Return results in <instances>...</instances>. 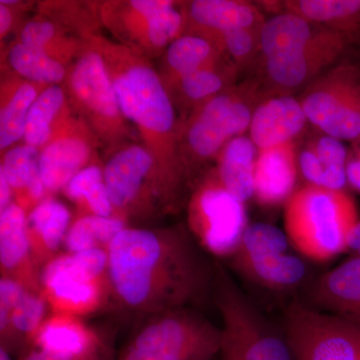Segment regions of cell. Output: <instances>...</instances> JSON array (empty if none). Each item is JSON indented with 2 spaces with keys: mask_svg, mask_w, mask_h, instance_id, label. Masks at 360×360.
I'll list each match as a JSON object with an SVG mask.
<instances>
[{
  "mask_svg": "<svg viewBox=\"0 0 360 360\" xmlns=\"http://www.w3.org/2000/svg\"><path fill=\"white\" fill-rule=\"evenodd\" d=\"M188 229L125 227L108 248L110 292L141 317L188 309L214 283L213 270Z\"/></svg>",
  "mask_w": 360,
  "mask_h": 360,
  "instance_id": "cell-1",
  "label": "cell"
},
{
  "mask_svg": "<svg viewBox=\"0 0 360 360\" xmlns=\"http://www.w3.org/2000/svg\"><path fill=\"white\" fill-rule=\"evenodd\" d=\"M89 39L103 56L122 115L139 127L155 160L153 188L163 202L176 212L191 175L180 158L169 94L141 52L101 37L92 35Z\"/></svg>",
  "mask_w": 360,
  "mask_h": 360,
  "instance_id": "cell-2",
  "label": "cell"
},
{
  "mask_svg": "<svg viewBox=\"0 0 360 360\" xmlns=\"http://www.w3.org/2000/svg\"><path fill=\"white\" fill-rule=\"evenodd\" d=\"M284 231L303 257L326 262L348 250L359 221L355 201L347 191L305 184L284 203Z\"/></svg>",
  "mask_w": 360,
  "mask_h": 360,
  "instance_id": "cell-3",
  "label": "cell"
},
{
  "mask_svg": "<svg viewBox=\"0 0 360 360\" xmlns=\"http://www.w3.org/2000/svg\"><path fill=\"white\" fill-rule=\"evenodd\" d=\"M221 331L193 307L148 317L125 345L120 360H212Z\"/></svg>",
  "mask_w": 360,
  "mask_h": 360,
  "instance_id": "cell-4",
  "label": "cell"
},
{
  "mask_svg": "<svg viewBox=\"0 0 360 360\" xmlns=\"http://www.w3.org/2000/svg\"><path fill=\"white\" fill-rule=\"evenodd\" d=\"M214 285L222 321L220 360H295L285 335L270 326L219 266Z\"/></svg>",
  "mask_w": 360,
  "mask_h": 360,
  "instance_id": "cell-5",
  "label": "cell"
},
{
  "mask_svg": "<svg viewBox=\"0 0 360 360\" xmlns=\"http://www.w3.org/2000/svg\"><path fill=\"white\" fill-rule=\"evenodd\" d=\"M258 94L259 84L248 80L232 85L193 110L184 132L189 174L194 165L217 158L229 141L250 129L259 104Z\"/></svg>",
  "mask_w": 360,
  "mask_h": 360,
  "instance_id": "cell-6",
  "label": "cell"
},
{
  "mask_svg": "<svg viewBox=\"0 0 360 360\" xmlns=\"http://www.w3.org/2000/svg\"><path fill=\"white\" fill-rule=\"evenodd\" d=\"M65 82L68 101L97 141L115 146L129 136L103 56L89 39Z\"/></svg>",
  "mask_w": 360,
  "mask_h": 360,
  "instance_id": "cell-7",
  "label": "cell"
},
{
  "mask_svg": "<svg viewBox=\"0 0 360 360\" xmlns=\"http://www.w3.org/2000/svg\"><path fill=\"white\" fill-rule=\"evenodd\" d=\"M108 250L94 248L53 257L42 270L41 285L56 314H89L101 307L106 291Z\"/></svg>",
  "mask_w": 360,
  "mask_h": 360,
  "instance_id": "cell-8",
  "label": "cell"
},
{
  "mask_svg": "<svg viewBox=\"0 0 360 360\" xmlns=\"http://www.w3.org/2000/svg\"><path fill=\"white\" fill-rule=\"evenodd\" d=\"M300 103L322 134L342 142L360 141V66L335 65L307 87Z\"/></svg>",
  "mask_w": 360,
  "mask_h": 360,
  "instance_id": "cell-9",
  "label": "cell"
},
{
  "mask_svg": "<svg viewBox=\"0 0 360 360\" xmlns=\"http://www.w3.org/2000/svg\"><path fill=\"white\" fill-rule=\"evenodd\" d=\"M188 231L206 252L232 257L248 229L245 203L231 195L215 172L198 184L188 201Z\"/></svg>",
  "mask_w": 360,
  "mask_h": 360,
  "instance_id": "cell-10",
  "label": "cell"
},
{
  "mask_svg": "<svg viewBox=\"0 0 360 360\" xmlns=\"http://www.w3.org/2000/svg\"><path fill=\"white\" fill-rule=\"evenodd\" d=\"M284 335L295 360H360V322L295 302Z\"/></svg>",
  "mask_w": 360,
  "mask_h": 360,
  "instance_id": "cell-11",
  "label": "cell"
},
{
  "mask_svg": "<svg viewBox=\"0 0 360 360\" xmlns=\"http://www.w3.org/2000/svg\"><path fill=\"white\" fill-rule=\"evenodd\" d=\"M352 44L340 33L322 27L307 46L290 53L264 59L270 84L283 91L309 86L335 65Z\"/></svg>",
  "mask_w": 360,
  "mask_h": 360,
  "instance_id": "cell-12",
  "label": "cell"
},
{
  "mask_svg": "<svg viewBox=\"0 0 360 360\" xmlns=\"http://www.w3.org/2000/svg\"><path fill=\"white\" fill-rule=\"evenodd\" d=\"M97 139L82 120L70 117L40 150L39 167L47 193L65 191L70 180L92 163Z\"/></svg>",
  "mask_w": 360,
  "mask_h": 360,
  "instance_id": "cell-13",
  "label": "cell"
},
{
  "mask_svg": "<svg viewBox=\"0 0 360 360\" xmlns=\"http://www.w3.org/2000/svg\"><path fill=\"white\" fill-rule=\"evenodd\" d=\"M153 169V155L139 144L124 146L106 162L104 181L117 217L124 221L135 219L142 191Z\"/></svg>",
  "mask_w": 360,
  "mask_h": 360,
  "instance_id": "cell-14",
  "label": "cell"
},
{
  "mask_svg": "<svg viewBox=\"0 0 360 360\" xmlns=\"http://www.w3.org/2000/svg\"><path fill=\"white\" fill-rule=\"evenodd\" d=\"M300 168L295 142L258 150L255 198L260 205L285 203L295 193Z\"/></svg>",
  "mask_w": 360,
  "mask_h": 360,
  "instance_id": "cell-15",
  "label": "cell"
},
{
  "mask_svg": "<svg viewBox=\"0 0 360 360\" xmlns=\"http://www.w3.org/2000/svg\"><path fill=\"white\" fill-rule=\"evenodd\" d=\"M309 122L300 101L288 94L262 101L251 118L250 137L259 149L274 148L295 139Z\"/></svg>",
  "mask_w": 360,
  "mask_h": 360,
  "instance_id": "cell-16",
  "label": "cell"
},
{
  "mask_svg": "<svg viewBox=\"0 0 360 360\" xmlns=\"http://www.w3.org/2000/svg\"><path fill=\"white\" fill-rule=\"evenodd\" d=\"M184 14L191 33L207 39L240 28H260L265 21L257 6L239 0L191 1L184 6Z\"/></svg>",
  "mask_w": 360,
  "mask_h": 360,
  "instance_id": "cell-17",
  "label": "cell"
},
{
  "mask_svg": "<svg viewBox=\"0 0 360 360\" xmlns=\"http://www.w3.org/2000/svg\"><path fill=\"white\" fill-rule=\"evenodd\" d=\"M310 297L321 311L360 322V255L322 274L312 284Z\"/></svg>",
  "mask_w": 360,
  "mask_h": 360,
  "instance_id": "cell-18",
  "label": "cell"
},
{
  "mask_svg": "<svg viewBox=\"0 0 360 360\" xmlns=\"http://www.w3.org/2000/svg\"><path fill=\"white\" fill-rule=\"evenodd\" d=\"M347 155L343 142L335 137H315L298 153L300 174L309 186L347 191Z\"/></svg>",
  "mask_w": 360,
  "mask_h": 360,
  "instance_id": "cell-19",
  "label": "cell"
},
{
  "mask_svg": "<svg viewBox=\"0 0 360 360\" xmlns=\"http://www.w3.org/2000/svg\"><path fill=\"white\" fill-rule=\"evenodd\" d=\"M231 262L239 276L269 290H295L307 276V264L302 258L288 252L231 258Z\"/></svg>",
  "mask_w": 360,
  "mask_h": 360,
  "instance_id": "cell-20",
  "label": "cell"
},
{
  "mask_svg": "<svg viewBox=\"0 0 360 360\" xmlns=\"http://www.w3.org/2000/svg\"><path fill=\"white\" fill-rule=\"evenodd\" d=\"M32 341L35 347L75 359L98 355L97 336L71 315L56 314L45 319Z\"/></svg>",
  "mask_w": 360,
  "mask_h": 360,
  "instance_id": "cell-21",
  "label": "cell"
},
{
  "mask_svg": "<svg viewBox=\"0 0 360 360\" xmlns=\"http://www.w3.org/2000/svg\"><path fill=\"white\" fill-rule=\"evenodd\" d=\"M258 149L250 136L236 137L217 156L215 170L222 186L236 200L246 203L255 198V172Z\"/></svg>",
  "mask_w": 360,
  "mask_h": 360,
  "instance_id": "cell-22",
  "label": "cell"
},
{
  "mask_svg": "<svg viewBox=\"0 0 360 360\" xmlns=\"http://www.w3.org/2000/svg\"><path fill=\"white\" fill-rule=\"evenodd\" d=\"M283 6L284 13L340 33L350 41L360 35V0H293Z\"/></svg>",
  "mask_w": 360,
  "mask_h": 360,
  "instance_id": "cell-23",
  "label": "cell"
},
{
  "mask_svg": "<svg viewBox=\"0 0 360 360\" xmlns=\"http://www.w3.org/2000/svg\"><path fill=\"white\" fill-rule=\"evenodd\" d=\"M70 224V210L60 201L46 198L33 206L27 215V229L35 257L44 259L56 253L65 243Z\"/></svg>",
  "mask_w": 360,
  "mask_h": 360,
  "instance_id": "cell-24",
  "label": "cell"
},
{
  "mask_svg": "<svg viewBox=\"0 0 360 360\" xmlns=\"http://www.w3.org/2000/svg\"><path fill=\"white\" fill-rule=\"evenodd\" d=\"M40 150L23 144L6 151L0 165V172L4 174L13 193L20 198L18 205H39L46 195L39 167Z\"/></svg>",
  "mask_w": 360,
  "mask_h": 360,
  "instance_id": "cell-25",
  "label": "cell"
},
{
  "mask_svg": "<svg viewBox=\"0 0 360 360\" xmlns=\"http://www.w3.org/2000/svg\"><path fill=\"white\" fill-rule=\"evenodd\" d=\"M68 104L65 87L56 84L42 89L28 113L25 143L41 150L70 118Z\"/></svg>",
  "mask_w": 360,
  "mask_h": 360,
  "instance_id": "cell-26",
  "label": "cell"
},
{
  "mask_svg": "<svg viewBox=\"0 0 360 360\" xmlns=\"http://www.w3.org/2000/svg\"><path fill=\"white\" fill-rule=\"evenodd\" d=\"M321 28L296 14L277 13L262 25L260 52L267 59L297 51L311 42Z\"/></svg>",
  "mask_w": 360,
  "mask_h": 360,
  "instance_id": "cell-27",
  "label": "cell"
},
{
  "mask_svg": "<svg viewBox=\"0 0 360 360\" xmlns=\"http://www.w3.org/2000/svg\"><path fill=\"white\" fill-rule=\"evenodd\" d=\"M32 245L27 229V215L18 203L13 202L0 212V264L2 276L18 278L25 274L28 265Z\"/></svg>",
  "mask_w": 360,
  "mask_h": 360,
  "instance_id": "cell-28",
  "label": "cell"
},
{
  "mask_svg": "<svg viewBox=\"0 0 360 360\" xmlns=\"http://www.w3.org/2000/svg\"><path fill=\"white\" fill-rule=\"evenodd\" d=\"M238 71L231 60L224 61L220 58L212 65L180 78L172 87L182 103L186 106H193L195 110L231 87Z\"/></svg>",
  "mask_w": 360,
  "mask_h": 360,
  "instance_id": "cell-29",
  "label": "cell"
},
{
  "mask_svg": "<svg viewBox=\"0 0 360 360\" xmlns=\"http://www.w3.org/2000/svg\"><path fill=\"white\" fill-rule=\"evenodd\" d=\"M46 86L20 80L1 90L0 149L4 151L25 137L28 113L35 99Z\"/></svg>",
  "mask_w": 360,
  "mask_h": 360,
  "instance_id": "cell-30",
  "label": "cell"
},
{
  "mask_svg": "<svg viewBox=\"0 0 360 360\" xmlns=\"http://www.w3.org/2000/svg\"><path fill=\"white\" fill-rule=\"evenodd\" d=\"M221 56L219 49L205 37L193 33L181 35L167 47L165 56L170 84L212 65Z\"/></svg>",
  "mask_w": 360,
  "mask_h": 360,
  "instance_id": "cell-31",
  "label": "cell"
},
{
  "mask_svg": "<svg viewBox=\"0 0 360 360\" xmlns=\"http://www.w3.org/2000/svg\"><path fill=\"white\" fill-rule=\"evenodd\" d=\"M9 65L20 77L33 84L49 86L65 82L68 72L60 61L46 52L18 42L7 54Z\"/></svg>",
  "mask_w": 360,
  "mask_h": 360,
  "instance_id": "cell-32",
  "label": "cell"
},
{
  "mask_svg": "<svg viewBox=\"0 0 360 360\" xmlns=\"http://www.w3.org/2000/svg\"><path fill=\"white\" fill-rule=\"evenodd\" d=\"M127 226V222L117 217H103L84 215L75 222L66 234L65 245L70 253L104 248Z\"/></svg>",
  "mask_w": 360,
  "mask_h": 360,
  "instance_id": "cell-33",
  "label": "cell"
},
{
  "mask_svg": "<svg viewBox=\"0 0 360 360\" xmlns=\"http://www.w3.org/2000/svg\"><path fill=\"white\" fill-rule=\"evenodd\" d=\"M70 200L84 202L92 215L115 217V208L104 181L103 169L91 165L78 172L65 188Z\"/></svg>",
  "mask_w": 360,
  "mask_h": 360,
  "instance_id": "cell-34",
  "label": "cell"
},
{
  "mask_svg": "<svg viewBox=\"0 0 360 360\" xmlns=\"http://www.w3.org/2000/svg\"><path fill=\"white\" fill-rule=\"evenodd\" d=\"M46 303L44 293H37V290L28 288L6 321L0 323L2 343L13 340V338H26L32 340L45 321Z\"/></svg>",
  "mask_w": 360,
  "mask_h": 360,
  "instance_id": "cell-35",
  "label": "cell"
},
{
  "mask_svg": "<svg viewBox=\"0 0 360 360\" xmlns=\"http://www.w3.org/2000/svg\"><path fill=\"white\" fill-rule=\"evenodd\" d=\"M20 42L46 52L63 65L75 51H82L78 49L77 42L65 37L60 28L45 18L28 21L21 30Z\"/></svg>",
  "mask_w": 360,
  "mask_h": 360,
  "instance_id": "cell-36",
  "label": "cell"
},
{
  "mask_svg": "<svg viewBox=\"0 0 360 360\" xmlns=\"http://www.w3.org/2000/svg\"><path fill=\"white\" fill-rule=\"evenodd\" d=\"M290 241L285 231L274 225L255 222L245 229L236 252L231 258H245L266 253L288 252Z\"/></svg>",
  "mask_w": 360,
  "mask_h": 360,
  "instance_id": "cell-37",
  "label": "cell"
},
{
  "mask_svg": "<svg viewBox=\"0 0 360 360\" xmlns=\"http://www.w3.org/2000/svg\"><path fill=\"white\" fill-rule=\"evenodd\" d=\"M260 28H240L210 37L222 54H227L236 68H245L260 51Z\"/></svg>",
  "mask_w": 360,
  "mask_h": 360,
  "instance_id": "cell-38",
  "label": "cell"
},
{
  "mask_svg": "<svg viewBox=\"0 0 360 360\" xmlns=\"http://www.w3.org/2000/svg\"><path fill=\"white\" fill-rule=\"evenodd\" d=\"M348 186L360 193V141L350 143L347 162Z\"/></svg>",
  "mask_w": 360,
  "mask_h": 360,
  "instance_id": "cell-39",
  "label": "cell"
},
{
  "mask_svg": "<svg viewBox=\"0 0 360 360\" xmlns=\"http://www.w3.org/2000/svg\"><path fill=\"white\" fill-rule=\"evenodd\" d=\"M98 356L87 357V359H75V357L65 356L54 354V352H47L41 348L34 347L25 355L22 360H97Z\"/></svg>",
  "mask_w": 360,
  "mask_h": 360,
  "instance_id": "cell-40",
  "label": "cell"
},
{
  "mask_svg": "<svg viewBox=\"0 0 360 360\" xmlns=\"http://www.w3.org/2000/svg\"><path fill=\"white\" fill-rule=\"evenodd\" d=\"M13 191L6 176L0 172V212L13 205Z\"/></svg>",
  "mask_w": 360,
  "mask_h": 360,
  "instance_id": "cell-41",
  "label": "cell"
},
{
  "mask_svg": "<svg viewBox=\"0 0 360 360\" xmlns=\"http://www.w3.org/2000/svg\"><path fill=\"white\" fill-rule=\"evenodd\" d=\"M13 22V11L9 8L8 6L0 2V37L1 39L6 37L7 33L11 32Z\"/></svg>",
  "mask_w": 360,
  "mask_h": 360,
  "instance_id": "cell-42",
  "label": "cell"
},
{
  "mask_svg": "<svg viewBox=\"0 0 360 360\" xmlns=\"http://www.w3.org/2000/svg\"><path fill=\"white\" fill-rule=\"evenodd\" d=\"M348 250L352 251L354 255H360V219L350 234Z\"/></svg>",
  "mask_w": 360,
  "mask_h": 360,
  "instance_id": "cell-43",
  "label": "cell"
},
{
  "mask_svg": "<svg viewBox=\"0 0 360 360\" xmlns=\"http://www.w3.org/2000/svg\"><path fill=\"white\" fill-rule=\"evenodd\" d=\"M0 360H11V355L4 347L0 348Z\"/></svg>",
  "mask_w": 360,
  "mask_h": 360,
  "instance_id": "cell-44",
  "label": "cell"
}]
</instances>
